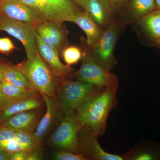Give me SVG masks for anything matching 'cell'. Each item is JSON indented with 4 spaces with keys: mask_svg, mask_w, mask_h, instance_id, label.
Instances as JSON below:
<instances>
[{
    "mask_svg": "<svg viewBox=\"0 0 160 160\" xmlns=\"http://www.w3.org/2000/svg\"><path fill=\"white\" fill-rule=\"evenodd\" d=\"M118 86L100 89L96 95L75 110L82 127H88L98 137L105 134L109 113L118 105Z\"/></svg>",
    "mask_w": 160,
    "mask_h": 160,
    "instance_id": "obj_1",
    "label": "cell"
},
{
    "mask_svg": "<svg viewBox=\"0 0 160 160\" xmlns=\"http://www.w3.org/2000/svg\"><path fill=\"white\" fill-rule=\"evenodd\" d=\"M100 89L91 83L59 78L58 108L64 114L74 111L79 106L94 97Z\"/></svg>",
    "mask_w": 160,
    "mask_h": 160,
    "instance_id": "obj_2",
    "label": "cell"
},
{
    "mask_svg": "<svg viewBox=\"0 0 160 160\" xmlns=\"http://www.w3.org/2000/svg\"><path fill=\"white\" fill-rule=\"evenodd\" d=\"M20 64L29 82L41 94L54 98L58 91L59 78L38 53Z\"/></svg>",
    "mask_w": 160,
    "mask_h": 160,
    "instance_id": "obj_3",
    "label": "cell"
},
{
    "mask_svg": "<svg viewBox=\"0 0 160 160\" xmlns=\"http://www.w3.org/2000/svg\"><path fill=\"white\" fill-rule=\"evenodd\" d=\"M82 40L84 44L82 49V64L75 73V78L78 81L93 84L100 89L118 86L117 77L98 62L93 57L86 40Z\"/></svg>",
    "mask_w": 160,
    "mask_h": 160,
    "instance_id": "obj_4",
    "label": "cell"
},
{
    "mask_svg": "<svg viewBox=\"0 0 160 160\" xmlns=\"http://www.w3.org/2000/svg\"><path fill=\"white\" fill-rule=\"evenodd\" d=\"M123 26L124 24L121 21L113 19L107 28L104 29L96 44L90 49L95 60L109 71L113 69L118 64L114 50Z\"/></svg>",
    "mask_w": 160,
    "mask_h": 160,
    "instance_id": "obj_5",
    "label": "cell"
},
{
    "mask_svg": "<svg viewBox=\"0 0 160 160\" xmlns=\"http://www.w3.org/2000/svg\"><path fill=\"white\" fill-rule=\"evenodd\" d=\"M82 126L76 118L74 111L64 114L62 122L50 137L52 146L75 153L81 154L78 134Z\"/></svg>",
    "mask_w": 160,
    "mask_h": 160,
    "instance_id": "obj_6",
    "label": "cell"
},
{
    "mask_svg": "<svg viewBox=\"0 0 160 160\" xmlns=\"http://www.w3.org/2000/svg\"><path fill=\"white\" fill-rule=\"evenodd\" d=\"M0 31L6 32L22 43L27 59L34 57L38 53V32L32 25L0 15Z\"/></svg>",
    "mask_w": 160,
    "mask_h": 160,
    "instance_id": "obj_7",
    "label": "cell"
},
{
    "mask_svg": "<svg viewBox=\"0 0 160 160\" xmlns=\"http://www.w3.org/2000/svg\"><path fill=\"white\" fill-rule=\"evenodd\" d=\"M42 12L46 19L61 26L65 22H71L80 11L73 0H38Z\"/></svg>",
    "mask_w": 160,
    "mask_h": 160,
    "instance_id": "obj_8",
    "label": "cell"
},
{
    "mask_svg": "<svg viewBox=\"0 0 160 160\" xmlns=\"http://www.w3.org/2000/svg\"><path fill=\"white\" fill-rule=\"evenodd\" d=\"M98 137L91 129L82 127L78 134L80 153L88 160H124L121 155L105 151L100 146Z\"/></svg>",
    "mask_w": 160,
    "mask_h": 160,
    "instance_id": "obj_9",
    "label": "cell"
},
{
    "mask_svg": "<svg viewBox=\"0 0 160 160\" xmlns=\"http://www.w3.org/2000/svg\"><path fill=\"white\" fill-rule=\"evenodd\" d=\"M0 15L34 26L48 21L42 13L17 0H0Z\"/></svg>",
    "mask_w": 160,
    "mask_h": 160,
    "instance_id": "obj_10",
    "label": "cell"
},
{
    "mask_svg": "<svg viewBox=\"0 0 160 160\" xmlns=\"http://www.w3.org/2000/svg\"><path fill=\"white\" fill-rule=\"evenodd\" d=\"M37 43L39 54L59 78H67L70 76V66L64 65L60 61L58 52L44 42L38 33Z\"/></svg>",
    "mask_w": 160,
    "mask_h": 160,
    "instance_id": "obj_11",
    "label": "cell"
},
{
    "mask_svg": "<svg viewBox=\"0 0 160 160\" xmlns=\"http://www.w3.org/2000/svg\"><path fill=\"white\" fill-rule=\"evenodd\" d=\"M34 27L43 42L59 53L65 42V33L61 26L46 21L37 24Z\"/></svg>",
    "mask_w": 160,
    "mask_h": 160,
    "instance_id": "obj_12",
    "label": "cell"
},
{
    "mask_svg": "<svg viewBox=\"0 0 160 160\" xmlns=\"http://www.w3.org/2000/svg\"><path fill=\"white\" fill-rule=\"evenodd\" d=\"M71 22L77 24L86 36V42L90 49L99 40L104 30L99 27L87 10L77 12Z\"/></svg>",
    "mask_w": 160,
    "mask_h": 160,
    "instance_id": "obj_13",
    "label": "cell"
},
{
    "mask_svg": "<svg viewBox=\"0 0 160 160\" xmlns=\"http://www.w3.org/2000/svg\"><path fill=\"white\" fill-rule=\"evenodd\" d=\"M86 10L103 30L114 19V12L106 0H87Z\"/></svg>",
    "mask_w": 160,
    "mask_h": 160,
    "instance_id": "obj_14",
    "label": "cell"
},
{
    "mask_svg": "<svg viewBox=\"0 0 160 160\" xmlns=\"http://www.w3.org/2000/svg\"><path fill=\"white\" fill-rule=\"evenodd\" d=\"M39 120V113L34 109L18 112L2 123L14 130L33 132L37 127Z\"/></svg>",
    "mask_w": 160,
    "mask_h": 160,
    "instance_id": "obj_15",
    "label": "cell"
},
{
    "mask_svg": "<svg viewBox=\"0 0 160 160\" xmlns=\"http://www.w3.org/2000/svg\"><path fill=\"white\" fill-rule=\"evenodd\" d=\"M121 156L124 160H160V145L144 141Z\"/></svg>",
    "mask_w": 160,
    "mask_h": 160,
    "instance_id": "obj_16",
    "label": "cell"
},
{
    "mask_svg": "<svg viewBox=\"0 0 160 160\" xmlns=\"http://www.w3.org/2000/svg\"><path fill=\"white\" fill-rule=\"evenodd\" d=\"M42 95L46 104V111L39 122L34 132L35 137L38 142L41 143H42L53 122L58 107L54 98L49 97L44 94H42Z\"/></svg>",
    "mask_w": 160,
    "mask_h": 160,
    "instance_id": "obj_17",
    "label": "cell"
},
{
    "mask_svg": "<svg viewBox=\"0 0 160 160\" xmlns=\"http://www.w3.org/2000/svg\"><path fill=\"white\" fill-rule=\"evenodd\" d=\"M127 6L123 24L137 22L156 9L154 0H130Z\"/></svg>",
    "mask_w": 160,
    "mask_h": 160,
    "instance_id": "obj_18",
    "label": "cell"
},
{
    "mask_svg": "<svg viewBox=\"0 0 160 160\" xmlns=\"http://www.w3.org/2000/svg\"><path fill=\"white\" fill-rule=\"evenodd\" d=\"M42 106L37 96L14 101L0 110V122H3L15 114L22 112L39 109Z\"/></svg>",
    "mask_w": 160,
    "mask_h": 160,
    "instance_id": "obj_19",
    "label": "cell"
},
{
    "mask_svg": "<svg viewBox=\"0 0 160 160\" xmlns=\"http://www.w3.org/2000/svg\"><path fill=\"white\" fill-rule=\"evenodd\" d=\"M137 23L145 36L153 44L160 38V10L154 9Z\"/></svg>",
    "mask_w": 160,
    "mask_h": 160,
    "instance_id": "obj_20",
    "label": "cell"
},
{
    "mask_svg": "<svg viewBox=\"0 0 160 160\" xmlns=\"http://www.w3.org/2000/svg\"><path fill=\"white\" fill-rule=\"evenodd\" d=\"M33 139L29 132L17 130L16 136L13 138L0 142V150L9 153L18 151H27L32 149Z\"/></svg>",
    "mask_w": 160,
    "mask_h": 160,
    "instance_id": "obj_21",
    "label": "cell"
},
{
    "mask_svg": "<svg viewBox=\"0 0 160 160\" xmlns=\"http://www.w3.org/2000/svg\"><path fill=\"white\" fill-rule=\"evenodd\" d=\"M3 80L20 88L28 90H37L27 78L20 64L17 65L7 64Z\"/></svg>",
    "mask_w": 160,
    "mask_h": 160,
    "instance_id": "obj_22",
    "label": "cell"
},
{
    "mask_svg": "<svg viewBox=\"0 0 160 160\" xmlns=\"http://www.w3.org/2000/svg\"><path fill=\"white\" fill-rule=\"evenodd\" d=\"M0 88L7 97L13 102L37 96V90L20 88L4 80L0 81Z\"/></svg>",
    "mask_w": 160,
    "mask_h": 160,
    "instance_id": "obj_23",
    "label": "cell"
},
{
    "mask_svg": "<svg viewBox=\"0 0 160 160\" xmlns=\"http://www.w3.org/2000/svg\"><path fill=\"white\" fill-rule=\"evenodd\" d=\"M62 54L66 65L70 66L76 64L82 59V51L77 46H68L63 50Z\"/></svg>",
    "mask_w": 160,
    "mask_h": 160,
    "instance_id": "obj_24",
    "label": "cell"
},
{
    "mask_svg": "<svg viewBox=\"0 0 160 160\" xmlns=\"http://www.w3.org/2000/svg\"><path fill=\"white\" fill-rule=\"evenodd\" d=\"M52 158L56 160H88L82 154L61 149L55 152Z\"/></svg>",
    "mask_w": 160,
    "mask_h": 160,
    "instance_id": "obj_25",
    "label": "cell"
},
{
    "mask_svg": "<svg viewBox=\"0 0 160 160\" xmlns=\"http://www.w3.org/2000/svg\"><path fill=\"white\" fill-rule=\"evenodd\" d=\"M15 48L14 44L9 38H0V52L3 54H9Z\"/></svg>",
    "mask_w": 160,
    "mask_h": 160,
    "instance_id": "obj_26",
    "label": "cell"
},
{
    "mask_svg": "<svg viewBox=\"0 0 160 160\" xmlns=\"http://www.w3.org/2000/svg\"><path fill=\"white\" fill-rule=\"evenodd\" d=\"M43 159V151L42 145L28 152L26 160H41Z\"/></svg>",
    "mask_w": 160,
    "mask_h": 160,
    "instance_id": "obj_27",
    "label": "cell"
},
{
    "mask_svg": "<svg viewBox=\"0 0 160 160\" xmlns=\"http://www.w3.org/2000/svg\"><path fill=\"white\" fill-rule=\"evenodd\" d=\"M111 7L113 12L121 11L127 5L130 0H106Z\"/></svg>",
    "mask_w": 160,
    "mask_h": 160,
    "instance_id": "obj_28",
    "label": "cell"
},
{
    "mask_svg": "<svg viewBox=\"0 0 160 160\" xmlns=\"http://www.w3.org/2000/svg\"><path fill=\"white\" fill-rule=\"evenodd\" d=\"M28 152L18 151L9 154L8 160H26Z\"/></svg>",
    "mask_w": 160,
    "mask_h": 160,
    "instance_id": "obj_29",
    "label": "cell"
},
{
    "mask_svg": "<svg viewBox=\"0 0 160 160\" xmlns=\"http://www.w3.org/2000/svg\"><path fill=\"white\" fill-rule=\"evenodd\" d=\"M17 1L42 13L41 7L38 0H17Z\"/></svg>",
    "mask_w": 160,
    "mask_h": 160,
    "instance_id": "obj_30",
    "label": "cell"
},
{
    "mask_svg": "<svg viewBox=\"0 0 160 160\" xmlns=\"http://www.w3.org/2000/svg\"><path fill=\"white\" fill-rule=\"evenodd\" d=\"M12 102L13 101L7 97L0 88V110L4 109Z\"/></svg>",
    "mask_w": 160,
    "mask_h": 160,
    "instance_id": "obj_31",
    "label": "cell"
},
{
    "mask_svg": "<svg viewBox=\"0 0 160 160\" xmlns=\"http://www.w3.org/2000/svg\"><path fill=\"white\" fill-rule=\"evenodd\" d=\"M9 154L8 152L0 150V160H8Z\"/></svg>",
    "mask_w": 160,
    "mask_h": 160,
    "instance_id": "obj_32",
    "label": "cell"
},
{
    "mask_svg": "<svg viewBox=\"0 0 160 160\" xmlns=\"http://www.w3.org/2000/svg\"><path fill=\"white\" fill-rule=\"evenodd\" d=\"M7 64L5 63L0 62V81L3 79L4 72Z\"/></svg>",
    "mask_w": 160,
    "mask_h": 160,
    "instance_id": "obj_33",
    "label": "cell"
},
{
    "mask_svg": "<svg viewBox=\"0 0 160 160\" xmlns=\"http://www.w3.org/2000/svg\"><path fill=\"white\" fill-rule=\"evenodd\" d=\"M77 4L79 5L83 9L86 10L87 0H73Z\"/></svg>",
    "mask_w": 160,
    "mask_h": 160,
    "instance_id": "obj_34",
    "label": "cell"
},
{
    "mask_svg": "<svg viewBox=\"0 0 160 160\" xmlns=\"http://www.w3.org/2000/svg\"><path fill=\"white\" fill-rule=\"evenodd\" d=\"M156 9L160 10V0H154Z\"/></svg>",
    "mask_w": 160,
    "mask_h": 160,
    "instance_id": "obj_35",
    "label": "cell"
},
{
    "mask_svg": "<svg viewBox=\"0 0 160 160\" xmlns=\"http://www.w3.org/2000/svg\"><path fill=\"white\" fill-rule=\"evenodd\" d=\"M154 45L156 46L157 47H158V48H160V38L155 43Z\"/></svg>",
    "mask_w": 160,
    "mask_h": 160,
    "instance_id": "obj_36",
    "label": "cell"
},
{
    "mask_svg": "<svg viewBox=\"0 0 160 160\" xmlns=\"http://www.w3.org/2000/svg\"><path fill=\"white\" fill-rule=\"evenodd\" d=\"M1 125H2V122H0V126H1Z\"/></svg>",
    "mask_w": 160,
    "mask_h": 160,
    "instance_id": "obj_37",
    "label": "cell"
}]
</instances>
